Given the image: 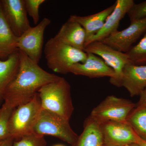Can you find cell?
Segmentation results:
<instances>
[{
    "instance_id": "f1b7e54d",
    "label": "cell",
    "mask_w": 146,
    "mask_h": 146,
    "mask_svg": "<svg viewBox=\"0 0 146 146\" xmlns=\"http://www.w3.org/2000/svg\"><path fill=\"white\" fill-rule=\"evenodd\" d=\"M124 146H139L137 143H132L130 144H128V145H125Z\"/></svg>"
},
{
    "instance_id": "7402d4cb",
    "label": "cell",
    "mask_w": 146,
    "mask_h": 146,
    "mask_svg": "<svg viewBox=\"0 0 146 146\" xmlns=\"http://www.w3.org/2000/svg\"><path fill=\"white\" fill-rule=\"evenodd\" d=\"M14 108L4 103L0 108V141L10 138L9 124Z\"/></svg>"
},
{
    "instance_id": "2e32d148",
    "label": "cell",
    "mask_w": 146,
    "mask_h": 146,
    "mask_svg": "<svg viewBox=\"0 0 146 146\" xmlns=\"http://www.w3.org/2000/svg\"><path fill=\"white\" fill-rule=\"evenodd\" d=\"M116 5L115 2L109 7L92 15L84 16L71 15L69 19L77 22L83 28L86 32V40L102 28L108 17L115 9Z\"/></svg>"
},
{
    "instance_id": "8992f818",
    "label": "cell",
    "mask_w": 146,
    "mask_h": 146,
    "mask_svg": "<svg viewBox=\"0 0 146 146\" xmlns=\"http://www.w3.org/2000/svg\"><path fill=\"white\" fill-rule=\"evenodd\" d=\"M136 107V104L129 100L108 96L94 108L90 117L99 123L108 121L126 122Z\"/></svg>"
},
{
    "instance_id": "83f0119b",
    "label": "cell",
    "mask_w": 146,
    "mask_h": 146,
    "mask_svg": "<svg viewBox=\"0 0 146 146\" xmlns=\"http://www.w3.org/2000/svg\"><path fill=\"white\" fill-rule=\"evenodd\" d=\"M136 143L138 144L139 146H146V140L142 139V138L138 136L136 134Z\"/></svg>"
},
{
    "instance_id": "277c9868",
    "label": "cell",
    "mask_w": 146,
    "mask_h": 146,
    "mask_svg": "<svg viewBox=\"0 0 146 146\" xmlns=\"http://www.w3.org/2000/svg\"><path fill=\"white\" fill-rule=\"evenodd\" d=\"M42 110L38 94L29 102L14 108L9 124L10 137L15 140L33 133Z\"/></svg>"
},
{
    "instance_id": "4dcf8cb0",
    "label": "cell",
    "mask_w": 146,
    "mask_h": 146,
    "mask_svg": "<svg viewBox=\"0 0 146 146\" xmlns=\"http://www.w3.org/2000/svg\"><path fill=\"white\" fill-rule=\"evenodd\" d=\"M53 146H64L63 145H55Z\"/></svg>"
},
{
    "instance_id": "f546056e",
    "label": "cell",
    "mask_w": 146,
    "mask_h": 146,
    "mask_svg": "<svg viewBox=\"0 0 146 146\" xmlns=\"http://www.w3.org/2000/svg\"><path fill=\"white\" fill-rule=\"evenodd\" d=\"M3 58H4L2 56H1V54H0V59H3Z\"/></svg>"
},
{
    "instance_id": "44dd1931",
    "label": "cell",
    "mask_w": 146,
    "mask_h": 146,
    "mask_svg": "<svg viewBox=\"0 0 146 146\" xmlns=\"http://www.w3.org/2000/svg\"><path fill=\"white\" fill-rule=\"evenodd\" d=\"M130 63L137 65L146 63V32L140 42L125 53Z\"/></svg>"
},
{
    "instance_id": "30bf717a",
    "label": "cell",
    "mask_w": 146,
    "mask_h": 146,
    "mask_svg": "<svg viewBox=\"0 0 146 146\" xmlns=\"http://www.w3.org/2000/svg\"><path fill=\"white\" fill-rule=\"evenodd\" d=\"M0 3L5 18L17 37L31 27L25 0H1Z\"/></svg>"
},
{
    "instance_id": "e0dca14e",
    "label": "cell",
    "mask_w": 146,
    "mask_h": 146,
    "mask_svg": "<svg viewBox=\"0 0 146 146\" xmlns=\"http://www.w3.org/2000/svg\"><path fill=\"white\" fill-rule=\"evenodd\" d=\"M20 64V50H16L5 60L0 59V103L7 87L18 72Z\"/></svg>"
},
{
    "instance_id": "603a6c76",
    "label": "cell",
    "mask_w": 146,
    "mask_h": 146,
    "mask_svg": "<svg viewBox=\"0 0 146 146\" xmlns=\"http://www.w3.org/2000/svg\"><path fill=\"white\" fill-rule=\"evenodd\" d=\"M13 146H46L44 136L32 133L14 140Z\"/></svg>"
},
{
    "instance_id": "1f68e13d",
    "label": "cell",
    "mask_w": 146,
    "mask_h": 146,
    "mask_svg": "<svg viewBox=\"0 0 146 146\" xmlns=\"http://www.w3.org/2000/svg\"><path fill=\"white\" fill-rule=\"evenodd\" d=\"M103 146H106L104 145Z\"/></svg>"
},
{
    "instance_id": "52a82bcc",
    "label": "cell",
    "mask_w": 146,
    "mask_h": 146,
    "mask_svg": "<svg viewBox=\"0 0 146 146\" xmlns=\"http://www.w3.org/2000/svg\"><path fill=\"white\" fill-rule=\"evenodd\" d=\"M84 52L98 56L101 58L115 73V78L110 80L113 85L120 87L122 71L126 64L130 63L127 55L113 48L101 41H95L86 45Z\"/></svg>"
},
{
    "instance_id": "6da1fadb",
    "label": "cell",
    "mask_w": 146,
    "mask_h": 146,
    "mask_svg": "<svg viewBox=\"0 0 146 146\" xmlns=\"http://www.w3.org/2000/svg\"><path fill=\"white\" fill-rule=\"evenodd\" d=\"M60 77L45 71L20 50L19 69L4 92V103L16 108L32 100L42 86Z\"/></svg>"
},
{
    "instance_id": "9a60e30c",
    "label": "cell",
    "mask_w": 146,
    "mask_h": 146,
    "mask_svg": "<svg viewBox=\"0 0 146 146\" xmlns=\"http://www.w3.org/2000/svg\"><path fill=\"white\" fill-rule=\"evenodd\" d=\"M54 37L65 44L81 50H84L86 39V32L77 22L68 19L62 25Z\"/></svg>"
},
{
    "instance_id": "9c48e42d",
    "label": "cell",
    "mask_w": 146,
    "mask_h": 146,
    "mask_svg": "<svg viewBox=\"0 0 146 146\" xmlns=\"http://www.w3.org/2000/svg\"><path fill=\"white\" fill-rule=\"evenodd\" d=\"M146 32V18L131 22L127 28L117 31L101 42L121 52H127L133 43Z\"/></svg>"
},
{
    "instance_id": "484cf974",
    "label": "cell",
    "mask_w": 146,
    "mask_h": 146,
    "mask_svg": "<svg viewBox=\"0 0 146 146\" xmlns=\"http://www.w3.org/2000/svg\"><path fill=\"white\" fill-rule=\"evenodd\" d=\"M140 100L137 106H146V88L140 95Z\"/></svg>"
},
{
    "instance_id": "7c38bea8",
    "label": "cell",
    "mask_w": 146,
    "mask_h": 146,
    "mask_svg": "<svg viewBox=\"0 0 146 146\" xmlns=\"http://www.w3.org/2000/svg\"><path fill=\"white\" fill-rule=\"evenodd\" d=\"M87 54L86 61L72 65L70 68V73L90 78L108 77L110 78V80L115 78V72L101 58L94 54Z\"/></svg>"
},
{
    "instance_id": "ac0fdd59",
    "label": "cell",
    "mask_w": 146,
    "mask_h": 146,
    "mask_svg": "<svg viewBox=\"0 0 146 146\" xmlns=\"http://www.w3.org/2000/svg\"><path fill=\"white\" fill-rule=\"evenodd\" d=\"M74 145L75 146H103L104 141L99 123L90 117L84 124L83 131Z\"/></svg>"
},
{
    "instance_id": "ba28073f",
    "label": "cell",
    "mask_w": 146,
    "mask_h": 146,
    "mask_svg": "<svg viewBox=\"0 0 146 146\" xmlns=\"http://www.w3.org/2000/svg\"><path fill=\"white\" fill-rule=\"evenodd\" d=\"M51 22L49 18H44L35 27H31L18 38L17 48L38 64L43 51L44 33Z\"/></svg>"
},
{
    "instance_id": "cb8c5ba5",
    "label": "cell",
    "mask_w": 146,
    "mask_h": 146,
    "mask_svg": "<svg viewBox=\"0 0 146 146\" xmlns=\"http://www.w3.org/2000/svg\"><path fill=\"white\" fill-rule=\"evenodd\" d=\"M45 2V0H25L27 13L32 18L33 23L36 25L38 24L40 18L39 7Z\"/></svg>"
},
{
    "instance_id": "4316f807",
    "label": "cell",
    "mask_w": 146,
    "mask_h": 146,
    "mask_svg": "<svg viewBox=\"0 0 146 146\" xmlns=\"http://www.w3.org/2000/svg\"><path fill=\"white\" fill-rule=\"evenodd\" d=\"M14 140L12 138H9L0 141V146H13Z\"/></svg>"
},
{
    "instance_id": "d4e9b609",
    "label": "cell",
    "mask_w": 146,
    "mask_h": 146,
    "mask_svg": "<svg viewBox=\"0 0 146 146\" xmlns=\"http://www.w3.org/2000/svg\"><path fill=\"white\" fill-rule=\"evenodd\" d=\"M130 22L146 18V1L134 4L127 13Z\"/></svg>"
},
{
    "instance_id": "3957f363",
    "label": "cell",
    "mask_w": 146,
    "mask_h": 146,
    "mask_svg": "<svg viewBox=\"0 0 146 146\" xmlns=\"http://www.w3.org/2000/svg\"><path fill=\"white\" fill-rule=\"evenodd\" d=\"M44 52L48 68L63 74L70 73L72 65L84 63L87 57L85 52L65 44L54 37L47 41Z\"/></svg>"
},
{
    "instance_id": "5bb4252c",
    "label": "cell",
    "mask_w": 146,
    "mask_h": 146,
    "mask_svg": "<svg viewBox=\"0 0 146 146\" xmlns=\"http://www.w3.org/2000/svg\"><path fill=\"white\" fill-rule=\"evenodd\" d=\"M121 86L124 87L131 97L140 96L146 88V65L126 64L123 70Z\"/></svg>"
},
{
    "instance_id": "4fadbf2b",
    "label": "cell",
    "mask_w": 146,
    "mask_h": 146,
    "mask_svg": "<svg viewBox=\"0 0 146 146\" xmlns=\"http://www.w3.org/2000/svg\"><path fill=\"white\" fill-rule=\"evenodd\" d=\"M116 3L115 9L108 17L102 28L86 40L85 46L91 42L101 41L118 31L120 21L135 4L133 0H117Z\"/></svg>"
},
{
    "instance_id": "d6986e66",
    "label": "cell",
    "mask_w": 146,
    "mask_h": 146,
    "mask_svg": "<svg viewBox=\"0 0 146 146\" xmlns=\"http://www.w3.org/2000/svg\"><path fill=\"white\" fill-rule=\"evenodd\" d=\"M18 38L6 21L0 3V54L4 58L18 49Z\"/></svg>"
},
{
    "instance_id": "7a4b0ae2",
    "label": "cell",
    "mask_w": 146,
    "mask_h": 146,
    "mask_svg": "<svg viewBox=\"0 0 146 146\" xmlns=\"http://www.w3.org/2000/svg\"><path fill=\"white\" fill-rule=\"evenodd\" d=\"M37 94L42 109L69 121L74 108L71 86L65 79L60 77L56 81L46 84L39 89Z\"/></svg>"
},
{
    "instance_id": "8fae6325",
    "label": "cell",
    "mask_w": 146,
    "mask_h": 146,
    "mask_svg": "<svg viewBox=\"0 0 146 146\" xmlns=\"http://www.w3.org/2000/svg\"><path fill=\"white\" fill-rule=\"evenodd\" d=\"M100 125L104 146H124L136 143V133L127 122L108 121Z\"/></svg>"
},
{
    "instance_id": "ffe728a7",
    "label": "cell",
    "mask_w": 146,
    "mask_h": 146,
    "mask_svg": "<svg viewBox=\"0 0 146 146\" xmlns=\"http://www.w3.org/2000/svg\"><path fill=\"white\" fill-rule=\"evenodd\" d=\"M135 133L146 141V106H137L127 119Z\"/></svg>"
},
{
    "instance_id": "5b68a950",
    "label": "cell",
    "mask_w": 146,
    "mask_h": 146,
    "mask_svg": "<svg viewBox=\"0 0 146 146\" xmlns=\"http://www.w3.org/2000/svg\"><path fill=\"white\" fill-rule=\"evenodd\" d=\"M33 132L43 136H54L72 145L75 144L78 138L71 127L69 121L43 109L35 125Z\"/></svg>"
}]
</instances>
